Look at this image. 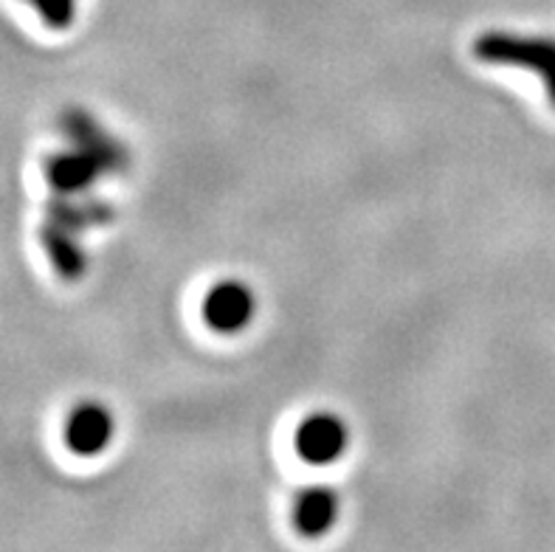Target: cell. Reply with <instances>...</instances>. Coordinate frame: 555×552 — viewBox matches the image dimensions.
<instances>
[{
    "instance_id": "obj_1",
    "label": "cell",
    "mask_w": 555,
    "mask_h": 552,
    "mask_svg": "<svg viewBox=\"0 0 555 552\" xmlns=\"http://www.w3.org/2000/svg\"><path fill=\"white\" fill-rule=\"evenodd\" d=\"M474 54L482 63L519 65L533 68L547 88L550 105L555 107V40L550 37H516V35H482L474 46Z\"/></svg>"
},
{
    "instance_id": "obj_2",
    "label": "cell",
    "mask_w": 555,
    "mask_h": 552,
    "mask_svg": "<svg viewBox=\"0 0 555 552\" xmlns=\"http://www.w3.org/2000/svg\"><path fill=\"white\" fill-rule=\"evenodd\" d=\"M294 446L308 465H333L350 446V432L338 414L317 412L299 423Z\"/></svg>"
},
{
    "instance_id": "obj_3",
    "label": "cell",
    "mask_w": 555,
    "mask_h": 552,
    "mask_svg": "<svg viewBox=\"0 0 555 552\" xmlns=\"http://www.w3.org/2000/svg\"><path fill=\"white\" fill-rule=\"evenodd\" d=\"M257 313L251 287L237 280H225L215 285L204 299V319L220 336H234L246 330Z\"/></svg>"
},
{
    "instance_id": "obj_4",
    "label": "cell",
    "mask_w": 555,
    "mask_h": 552,
    "mask_svg": "<svg viewBox=\"0 0 555 552\" xmlns=\"http://www.w3.org/2000/svg\"><path fill=\"white\" fill-rule=\"evenodd\" d=\"M113 414L102 403H82L65 423V446L79 457L102 454L113 440Z\"/></svg>"
},
{
    "instance_id": "obj_5",
    "label": "cell",
    "mask_w": 555,
    "mask_h": 552,
    "mask_svg": "<svg viewBox=\"0 0 555 552\" xmlns=\"http://www.w3.org/2000/svg\"><path fill=\"white\" fill-rule=\"evenodd\" d=\"M82 153H68V155H56L51 158L46 176H49V183L56 189V192H77V189L88 187L93 178L105 169V153L99 155L96 144H82Z\"/></svg>"
},
{
    "instance_id": "obj_6",
    "label": "cell",
    "mask_w": 555,
    "mask_h": 552,
    "mask_svg": "<svg viewBox=\"0 0 555 552\" xmlns=\"http://www.w3.org/2000/svg\"><path fill=\"white\" fill-rule=\"evenodd\" d=\"M338 518V497L331 488H310L294 504V525L305 539H322Z\"/></svg>"
},
{
    "instance_id": "obj_7",
    "label": "cell",
    "mask_w": 555,
    "mask_h": 552,
    "mask_svg": "<svg viewBox=\"0 0 555 552\" xmlns=\"http://www.w3.org/2000/svg\"><path fill=\"white\" fill-rule=\"evenodd\" d=\"M42 234H46V248H49L51 259H54L56 271L63 273V277L82 273V248L77 243H70V238L60 226H49Z\"/></svg>"
},
{
    "instance_id": "obj_8",
    "label": "cell",
    "mask_w": 555,
    "mask_h": 552,
    "mask_svg": "<svg viewBox=\"0 0 555 552\" xmlns=\"http://www.w3.org/2000/svg\"><path fill=\"white\" fill-rule=\"evenodd\" d=\"M31 7L51 28H68L77 14V0H31Z\"/></svg>"
}]
</instances>
